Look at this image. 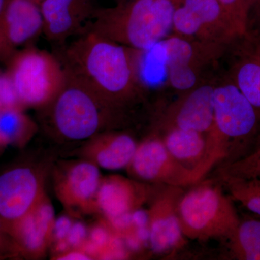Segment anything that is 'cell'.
<instances>
[{
  "instance_id": "1",
  "label": "cell",
  "mask_w": 260,
  "mask_h": 260,
  "mask_svg": "<svg viewBox=\"0 0 260 260\" xmlns=\"http://www.w3.org/2000/svg\"><path fill=\"white\" fill-rule=\"evenodd\" d=\"M54 54L65 73L79 80L116 109L138 94L133 49L113 42L89 28Z\"/></svg>"
},
{
  "instance_id": "2",
  "label": "cell",
  "mask_w": 260,
  "mask_h": 260,
  "mask_svg": "<svg viewBox=\"0 0 260 260\" xmlns=\"http://www.w3.org/2000/svg\"><path fill=\"white\" fill-rule=\"evenodd\" d=\"M213 104L214 124L199 164L205 175L219 162L225 165L245 156L260 139L259 116L235 83L214 88Z\"/></svg>"
},
{
  "instance_id": "3",
  "label": "cell",
  "mask_w": 260,
  "mask_h": 260,
  "mask_svg": "<svg viewBox=\"0 0 260 260\" xmlns=\"http://www.w3.org/2000/svg\"><path fill=\"white\" fill-rule=\"evenodd\" d=\"M181 0H129L99 8L87 28L109 40L144 50L161 42L173 27Z\"/></svg>"
},
{
  "instance_id": "4",
  "label": "cell",
  "mask_w": 260,
  "mask_h": 260,
  "mask_svg": "<svg viewBox=\"0 0 260 260\" xmlns=\"http://www.w3.org/2000/svg\"><path fill=\"white\" fill-rule=\"evenodd\" d=\"M66 74L64 85L47 111L51 128L69 141L88 140L112 125L119 109L86 85Z\"/></svg>"
},
{
  "instance_id": "5",
  "label": "cell",
  "mask_w": 260,
  "mask_h": 260,
  "mask_svg": "<svg viewBox=\"0 0 260 260\" xmlns=\"http://www.w3.org/2000/svg\"><path fill=\"white\" fill-rule=\"evenodd\" d=\"M181 232L191 240L225 241L235 232L240 218L222 187L201 183L181 194L178 204Z\"/></svg>"
},
{
  "instance_id": "6",
  "label": "cell",
  "mask_w": 260,
  "mask_h": 260,
  "mask_svg": "<svg viewBox=\"0 0 260 260\" xmlns=\"http://www.w3.org/2000/svg\"><path fill=\"white\" fill-rule=\"evenodd\" d=\"M5 63L23 109L47 107L66 81L64 68L57 56L32 46L19 49Z\"/></svg>"
},
{
  "instance_id": "7",
  "label": "cell",
  "mask_w": 260,
  "mask_h": 260,
  "mask_svg": "<svg viewBox=\"0 0 260 260\" xmlns=\"http://www.w3.org/2000/svg\"><path fill=\"white\" fill-rule=\"evenodd\" d=\"M126 169L133 179L157 185L184 188L203 179L195 168L174 158L158 138H148L138 144Z\"/></svg>"
},
{
  "instance_id": "8",
  "label": "cell",
  "mask_w": 260,
  "mask_h": 260,
  "mask_svg": "<svg viewBox=\"0 0 260 260\" xmlns=\"http://www.w3.org/2000/svg\"><path fill=\"white\" fill-rule=\"evenodd\" d=\"M102 177L100 169L85 159L61 164L54 176L56 198L73 215L95 213Z\"/></svg>"
},
{
  "instance_id": "9",
  "label": "cell",
  "mask_w": 260,
  "mask_h": 260,
  "mask_svg": "<svg viewBox=\"0 0 260 260\" xmlns=\"http://www.w3.org/2000/svg\"><path fill=\"white\" fill-rule=\"evenodd\" d=\"M42 174L34 168L20 167L0 175V219L7 225L32 211L46 196Z\"/></svg>"
},
{
  "instance_id": "10",
  "label": "cell",
  "mask_w": 260,
  "mask_h": 260,
  "mask_svg": "<svg viewBox=\"0 0 260 260\" xmlns=\"http://www.w3.org/2000/svg\"><path fill=\"white\" fill-rule=\"evenodd\" d=\"M39 6L43 34L56 48L83 32L100 8L97 0H44Z\"/></svg>"
},
{
  "instance_id": "11",
  "label": "cell",
  "mask_w": 260,
  "mask_h": 260,
  "mask_svg": "<svg viewBox=\"0 0 260 260\" xmlns=\"http://www.w3.org/2000/svg\"><path fill=\"white\" fill-rule=\"evenodd\" d=\"M182 188L164 186L153 197L147 214L148 236L154 252L164 253L185 244L178 214Z\"/></svg>"
},
{
  "instance_id": "12",
  "label": "cell",
  "mask_w": 260,
  "mask_h": 260,
  "mask_svg": "<svg viewBox=\"0 0 260 260\" xmlns=\"http://www.w3.org/2000/svg\"><path fill=\"white\" fill-rule=\"evenodd\" d=\"M158 186L118 174L103 177L97 194V212L109 221L131 215L153 200Z\"/></svg>"
},
{
  "instance_id": "13",
  "label": "cell",
  "mask_w": 260,
  "mask_h": 260,
  "mask_svg": "<svg viewBox=\"0 0 260 260\" xmlns=\"http://www.w3.org/2000/svg\"><path fill=\"white\" fill-rule=\"evenodd\" d=\"M43 34L40 6L31 0H8L0 15V62Z\"/></svg>"
},
{
  "instance_id": "14",
  "label": "cell",
  "mask_w": 260,
  "mask_h": 260,
  "mask_svg": "<svg viewBox=\"0 0 260 260\" xmlns=\"http://www.w3.org/2000/svg\"><path fill=\"white\" fill-rule=\"evenodd\" d=\"M55 220L54 208L46 195L30 213L8 226L20 250L40 257L52 242Z\"/></svg>"
},
{
  "instance_id": "15",
  "label": "cell",
  "mask_w": 260,
  "mask_h": 260,
  "mask_svg": "<svg viewBox=\"0 0 260 260\" xmlns=\"http://www.w3.org/2000/svg\"><path fill=\"white\" fill-rule=\"evenodd\" d=\"M138 145L127 133L102 132L86 140L80 155L99 169L120 170L129 165Z\"/></svg>"
},
{
  "instance_id": "16",
  "label": "cell",
  "mask_w": 260,
  "mask_h": 260,
  "mask_svg": "<svg viewBox=\"0 0 260 260\" xmlns=\"http://www.w3.org/2000/svg\"><path fill=\"white\" fill-rule=\"evenodd\" d=\"M213 95L214 88L208 85L193 90L178 109L174 127L209 133L214 124Z\"/></svg>"
},
{
  "instance_id": "17",
  "label": "cell",
  "mask_w": 260,
  "mask_h": 260,
  "mask_svg": "<svg viewBox=\"0 0 260 260\" xmlns=\"http://www.w3.org/2000/svg\"><path fill=\"white\" fill-rule=\"evenodd\" d=\"M249 42L236 64L234 83L255 109L260 119V39Z\"/></svg>"
},
{
  "instance_id": "18",
  "label": "cell",
  "mask_w": 260,
  "mask_h": 260,
  "mask_svg": "<svg viewBox=\"0 0 260 260\" xmlns=\"http://www.w3.org/2000/svg\"><path fill=\"white\" fill-rule=\"evenodd\" d=\"M162 141L171 155L187 167L196 168L204 158L207 139L203 133L174 127Z\"/></svg>"
},
{
  "instance_id": "19",
  "label": "cell",
  "mask_w": 260,
  "mask_h": 260,
  "mask_svg": "<svg viewBox=\"0 0 260 260\" xmlns=\"http://www.w3.org/2000/svg\"><path fill=\"white\" fill-rule=\"evenodd\" d=\"M37 125L18 107L0 109V148L23 145L35 135Z\"/></svg>"
},
{
  "instance_id": "20",
  "label": "cell",
  "mask_w": 260,
  "mask_h": 260,
  "mask_svg": "<svg viewBox=\"0 0 260 260\" xmlns=\"http://www.w3.org/2000/svg\"><path fill=\"white\" fill-rule=\"evenodd\" d=\"M224 242L231 259L260 260V220H240L232 236Z\"/></svg>"
},
{
  "instance_id": "21",
  "label": "cell",
  "mask_w": 260,
  "mask_h": 260,
  "mask_svg": "<svg viewBox=\"0 0 260 260\" xmlns=\"http://www.w3.org/2000/svg\"><path fill=\"white\" fill-rule=\"evenodd\" d=\"M232 200L260 216V177H219Z\"/></svg>"
},
{
  "instance_id": "22",
  "label": "cell",
  "mask_w": 260,
  "mask_h": 260,
  "mask_svg": "<svg viewBox=\"0 0 260 260\" xmlns=\"http://www.w3.org/2000/svg\"><path fill=\"white\" fill-rule=\"evenodd\" d=\"M181 5L194 15L203 29L214 23H226L232 34H235L218 0H181Z\"/></svg>"
},
{
  "instance_id": "23",
  "label": "cell",
  "mask_w": 260,
  "mask_h": 260,
  "mask_svg": "<svg viewBox=\"0 0 260 260\" xmlns=\"http://www.w3.org/2000/svg\"><path fill=\"white\" fill-rule=\"evenodd\" d=\"M219 177H260V139L250 153L235 161L221 166Z\"/></svg>"
},
{
  "instance_id": "24",
  "label": "cell",
  "mask_w": 260,
  "mask_h": 260,
  "mask_svg": "<svg viewBox=\"0 0 260 260\" xmlns=\"http://www.w3.org/2000/svg\"><path fill=\"white\" fill-rule=\"evenodd\" d=\"M167 53V70L191 67L194 50L190 44L181 38L161 41Z\"/></svg>"
},
{
  "instance_id": "25",
  "label": "cell",
  "mask_w": 260,
  "mask_h": 260,
  "mask_svg": "<svg viewBox=\"0 0 260 260\" xmlns=\"http://www.w3.org/2000/svg\"><path fill=\"white\" fill-rule=\"evenodd\" d=\"M236 35L245 36L248 11L244 0H218Z\"/></svg>"
},
{
  "instance_id": "26",
  "label": "cell",
  "mask_w": 260,
  "mask_h": 260,
  "mask_svg": "<svg viewBox=\"0 0 260 260\" xmlns=\"http://www.w3.org/2000/svg\"><path fill=\"white\" fill-rule=\"evenodd\" d=\"M0 107L21 108L14 85L7 70L0 69Z\"/></svg>"
},
{
  "instance_id": "27",
  "label": "cell",
  "mask_w": 260,
  "mask_h": 260,
  "mask_svg": "<svg viewBox=\"0 0 260 260\" xmlns=\"http://www.w3.org/2000/svg\"><path fill=\"white\" fill-rule=\"evenodd\" d=\"M87 235L86 227L83 223H73L66 239L70 249H81L86 241Z\"/></svg>"
},
{
  "instance_id": "28",
  "label": "cell",
  "mask_w": 260,
  "mask_h": 260,
  "mask_svg": "<svg viewBox=\"0 0 260 260\" xmlns=\"http://www.w3.org/2000/svg\"><path fill=\"white\" fill-rule=\"evenodd\" d=\"M73 224L72 219L66 215L56 219L53 230L52 241L57 242L66 240Z\"/></svg>"
},
{
  "instance_id": "29",
  "label": "cell",
  "mask_w": 260,
  "mask_h": 260,
  "mask_svg": "<svg viewBox=\"0 0 260 260\" xmlns=\"http://www.w3.org/2000/svg\"><path fill=\"white\" fill-rule=\"evenodd\" d=\"M56 259L72 260V259H91L92 258L82 249H73L58 254L55 256Z\"/></svg>"
},
{
  "instance_id": "30",
  "label": "cell",
  "mask_w": 260,
  "mask_h": 260,
  "mask_svg": "<svg viewBox=\"0 0 260 260\" xmlns=\"http://www.w3.org/2000/svg\"><path fill=\"white\" fill-rule=\"evenodd\" d=\"M250 13L257 20L258 23H260V0H253L248 15Z\"/></svg>"
},
{
  "instance_id": "31",
  "label": "cell",
  "mask_w": 260,
  "mask_h": 260,
  "mask_svg": "<svg viewBox=\"0 0 260 260\" xmlns=\"http://www.w3.org/2000/svg\"><path fill=\"white\" fill-rule=\"evenodd\" d=\"M8 0H0V15L3 13V10H4L5 6H6Z\"/></svg>"
},
{
  "instance_id": "32",
  "label": "cell",
  "mask_w": 260,
  "mask_h": 260,
  "mask_svg": "<svg viewBox=\"0 0 260 260\" xmlns=\"http://www.w3.org/2000/svg\"><path fill=\"white\" fill-rule=\"evenodd\" d=\"M253 0H244V3H245L246 8H247L248 11L249 10V8H250L251 3H252Z\"/></svg>"
},
{
  "instance_id": "33",
  "label": "cell",
  "mask_w": 260,
  "mask_h": 260,
  "mask_svg": "<svg viewBox=\"0 0 260 260\" xmlns=\"http://www.w3.org/2000/svg\"><path fill=\"white\" fill-rule=\"evenodd\" d=\"M34 3H37V4L40 5L41 3H42L44 0H31Z\"/></svg>"
},
{
  "instance_id": "34",
  "label": "cell",
  "mask_w": 260,
  "mask_h": 260,
  "mask_svg": "<svg viewBox=\"0 0 260 260\" xmlns=\"http://www.w3.org/2000/svg\"><path fill=\"white\" fill-rule=\"evenodd\" d=\"M129 1V0H117V3H125V2Z\"/></svg>"
},
{
  "instance_id": "35",
  "label": "cell",
  "mask_w": 260,
  "mask_h": 260,
  "mask_svg": "<svg viewBox=\"0 0 260 260\" xmlns=\"http://www.w3.org/2000/svg\"><path fill=\"white\" fill-rule=\"evenodd\" d=\"M0 109H1V107H0Z\"/></svg>"
},
{
  "instance_id": "36",
  "label": "cell",
  "mask_w": 260,
  "mask_h": 260,
  "mask_svg": "<svg viewBox=\"0 0 260 260\" xmlns=\"http://www.w3.org/2000/svg\"><path fill=\"white\" fill-rule=\"evenodd\" d=\"M0 220H1V219H0Z\"/></svg>"
}]
</instances>
